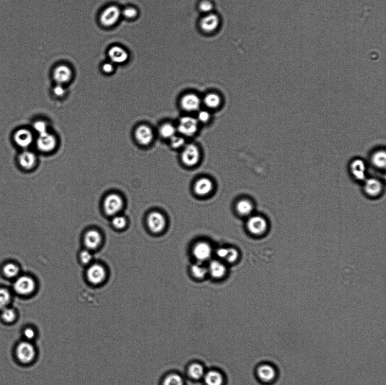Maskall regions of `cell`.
<instances>
[{
  "mask_svg": "<svg viewBox=\"0 0 386 385\" xmlns=\"http://www.w3.org/2000/svg\"><path fill=\"white\" fill-rule=\"evenodd\" d=\"M36 288V283L33 278L28 276H20L14 283L15 292L21 296H29Z\"/></svg>",
  "mask_w": 386,
  "mask_h": 385,
  "instance_id": "obj_3",
  "label": "cell"
},
{
  "mask_svg": "<svg viewBox=\"0 0 386 385\" xmlns=\"http://www.w3.org/2000/svg\"><path fill=\"white\" fill-rule=\"evenodd\" d=\"M210 119V114L208 111L205 110H202L199 112L198 117L196 120L198 122H202V123H206L208 122Z\"/></svg>",
  "mask_w": 386,
  "mask_h": 385,
  "instance_id": "obj_44",
  "label": "cell"
},
{
  "mask_svg": "<svg viewBox=\"0 0 386 385\" xmlns=\"http://www.w3.org/2000/svg\"><path fill=\"white\" fill-rule=\"evenodd\" d=\"M349 170L350 174L357 181H364L367 178V165L363 159H353L350 163Z\"/></svg>",
  "mask_w": 386,
  "mask_h": 385,
  "instance_id": "obj_12",
  "label": "cell"
},
{
  "mask_svg": "<svg viewBox=\"0 0 386 385\" xmlns=\"http://www.w3.org/2000/svg\"><path fill=\"white\" fill-rule=\"evenodd\" d=\"M34 130L37 133L38 135H40L48 132V124L43 121H37L33 124Z\"/></svg>",
  "mask_w": 386,
  "mask_h": 385,
  "instance_id": "obj_38",
  "label": "cell"
},
{
  "mask_svg": "<svg viewBox=\"0 0 386 385\" xmlns=\"http://www.w3.org/2000/svg\"><path fill=\"white\" fill-rule=\"evenodd\" d=\"M257 373L259 379L265 383H271L275 381L277 374L275 368L266 364L258 368Z\"/></svg>",
  "mask_w": 386,
  "mask_h": 385,
  "instance_id": "obj_20",
  "label": "cell"
},
{
  "mask_svg": "<svg viewBox=\"0 0 386 385\" xmlns=\"http://www.w3.org/2000/svg\"><path fill=\"white\" fill-rule=\"evenodd\" d=\"M122 12L116 6H110L101 14L100 23L103 26L110 27L115 25L120 18Z\"/></svg>",
  "mask_w": 386,
  "mask_h": 385,
  "instance_id": "obj_6",
  "label": "cell"
},
{
  "mask_svg": "<svg viewBox=\"0 0 386 385\" xmlns=\"http://www.w3.org/2000/svg\"><path fill=\"white\" fill-rule=\"evenodd\" d=\"M147 224L151 232L159 233L165 228L166 222L162 213L155 211L149 213L147 218Z\"/></svg>",
  "mask_w": 386,
  "mask_h": 385,
  "instance_id": "obj_11",
  "label": "cell"
},
{
  "mask_svg": "<svg viewBox=\"0 0 386 385\" xmlns=\"http://www.w3.org/2000/svg\"><path fill=\"white\" fill-rule=\"evenodd\" d=\"M204 381L206 385H222L223 378L217 371L210 370L204 374Z\"/></svg>",
  "mask_w": 386,
  "mask_h": 385,
  "instance_id": "obj_27",
  "label": "cell"
},
{
  "mask_svg": "<svg viewBox=\"0 0 386 385\" xmlns=\"http://www.w3.org/2000/svg\"><path fill=\"white\" fill-rule=\"evenodd\" d=\"M87 278L94 285L100 284L106 277V272L103 266L99 264L91 265L87 272Z\"/></svg>",
  "mask_w": 386,
  "mask_h": 385,
  "instance_id": "obj_16",
  "label": "cell"
},
{
  "mask_svg": "<svg viewBox=\"0 0 386 385\" xmlns=\"http://www.w3.org/2000/svg\"><path fill=\"white\" fill-rule=\"evenodd\" d=\"M124 206V201L120 195L117 194H110L105 198L104 208L105 212L108 215H117Z\"/></svg>",
  "mask_w": 386,
  "mask_h": 385,
  "instance_id": "obj_7",
  "label": "cell"
},
{
  "mask_svg": "<svg viewBox=\"0 0 386 385\" xmlns=\"http://www.w3.org/2000/svg\"><path fill=\"white\" fill-rule=\"evenodd\" d=\"M181 106L185 111L195 112L199 110L201 106V100L195 94L189 93L182 97Z\"/></svg>",
  "mask_w": 386,
  "mask_h": 385,
  "instance_id": "obj_19",
  "label": "cell"
},
{
  "mask_svg": "<svg viewBox=\"0 0 386 385\" xmlns=\"http://www.w3.org/2000/svg\"><path fill=\"white\" fill-rule=\"evenodd\" d=\"M208 273L215 279L223 277L226 272V266L219 261H212L208 267Z\"/></svg>",
  "mask_w": 386,
  "mask_h": 385,
  "instance_id": "obj_24",
  "label": "cell"
},
{
  "mask_svg": "<svg viewBox=\"0 0 386 385\" xmlns=\"http://www.w3.org/2000/svg\"><path fill=\"white\" fill-rule=\"evenodd\" d=\"M384 190L382 182L376 178H366L364 181V191L366 194L371 197L380 195Z\"/></svg>",
  "mask_w": 386,
  "mask_h": 385,
  "instance_id": "obj_14",
  "label": "cell"
},
{
  "mask_svg": "<svg viewBox=\"0 0 386 385\" xmlns=\"http://www.w3.org/2000/svg\"><path fill=\"white\" fill-rule=\"evenodd\" d=\"M102 70L104 73L110 74L114 71V67L113 63L107 62L102 66Z\"/></svg>",
  "mask_w": 386,
  "mask_h": 385,
  "instance_id": "obj_46",
  "label": "cell"
},
{
  "mask_svg": "<svg viewBox=\"0 0 386 385\" xmlns=\"http://www.w3.org/2000/svg\"><path fill=\"white\" fill-rule=\"evenodd\" d=\"M53 92L55 96L61 97L65 96L66 89L63 85H57L54 87Z\"/></svg>",
  "mask_w": 386,
  "mask_h": 385,
  "instance_id": "obj_45",
  "label": "cell"
},
{
  "mask_svg": "<svg viewBox=\"0 0 386 385\" xmlns=\"http://www.w3.org/2000/svg\"><path fill=\"white\" fill-rule=\"evenodd\" d=\"M18 163L24 170L30 171L34 169L37 164V157L35 154L30 150H24L18 157Z\"/></svg>",
  "mask_w": 386,
  "mask_h": 385,
  "instance_id": "obj_13",
  "label": "cell"
},
{
  "mask_svg": "<svg viewBox=\"0 0 386 385\" xmlns=\"http://www.w3.org/2000/svg\"><path fill=\"white\" fill-rule=\"evenodd\" d=\"M170 143L172 148L174 149H180L184 147L185 145V139L183 136L175 135L170 139Z\"/></svg>",
  "mask_w": 386,
  "mask_h": 385,
  "instance_id": "obj_39",
  "label": "cell"
},
{
  "mask_svg": "<svg viewBox=\"0 0 386 385\" xmlns=\"http://www.w3.org/2000/svg\"><path fill=\"white\" fill-rule=\"evenodd\" d=\"M122 15L124 16L126 18L131 19H134L138 15V12L134 8H128L123 10Z\"/></svg>",
  "mask_w": 386,
  "mask_h": 385,
  "instance_id": "obj_41",
  "label": "cell"
},
{
  "mask_svg": "<svg viewBox=\"0 0 386 385\" xmlns=\"http://www.w3.org/2000/svg\"><path fill=\"white\" fill-rule=\"evenodd\" d=\"M53 76L57 85H64L72 79V70L67 66L60 65L55 69Z\"/></svg>",
  "mask_w": 386,
  "mask_h": 385,
  "instance_id": "obj_18",
  "label": "cell"
},
{
  "mask_svg": "<svg viewBox=\"0 0 386 385\" xmlns=\"http://www.w3.org/2000/svg\"><path fill=\"white\" fill-rule=\"evenodd\" d=\"M217 256L227 262L233 263L237 260L239 256L238 251L234 248H220L216 252Z\"/></svg>",
  "mask_w": 386,
  "mask_h": 385,
  "instance_id": "obj_25",
  "label": "cell"
},
{
  "mask_svg": "<svg viewBox=\"0 0 386 385\" xmlns=\"http://www.w3.org/2000/svg\"><path fill=\"white\" fill-rule=\"evenodd\" d=\"M213 189V184L209 178H202L196 182L194 191L196 194L200 196H205L211 192Z\"/></svg>",
  "mask_w": 386,
  "mask_h": 385,
  "instance_id": "obj_23",
  "label": "cell"
},
{
  "mask_svg": "<svg viewBox=\"0 0 386 385\" xmlns=\"http://www.w3.org/2000/svg\"><path fill=\"white\" fill-rule=\"evenodd\" d=\"M112 224L115 228L122 229L127 225V220L124 216H115L112 220Z\"/></svg>",
  "mask_w": 386,
  "mask_h": 385,
  "instance_id": "obj_40",
  "label": "cell"
},
{
  "mask_svg": "<svg viewBox=\"0 0 386 385\" xmlns=\"http://www.w3.org/2000/svg\"><path fill=\"white\" fill-rule=\"evenodd\" d=\"M386 152L385 150H375L370 157V162L379 170L385 169L386 167Z\"/></svg>",
  "mask_w": 386,
  "mask_h": 385,
  "instance_id": "obj_26",
  "label": "cell"
},
{
  "mask_svg": "<svg viewBox=\"0 0 386 385\" xmlns=\"http://www.w3.org/2000/svg\"><path fill=\"white\" fill-rule=\"evenodd\" d=\"M37 354V350L31 342L24 341L18 346L17 355L21 363L25 365L32 363L36 359Z\"/></svg>",
  "mask_w": 386,
  "mask_h": 385,
  "instance_id": "obj_2",
  "label": "cell"
},
{
  "mask_svg": "<svg viewBox=\"0 0 386 385\" xmlns=\"http://www.w3.org/2000/svg\"><path fill=\"white\" fill-rule=\"evenodd\" d=\"M254 210L252 203L247 199H242L237 205V211L240 215L248 216L251 214Z\"/></svg>",
  "mask_w": 386,
  "mask_h": 385,
  "instance_id": "obj_29",
  "label": "cell"
},
{
  "mask_svg": "<svg viewBox=\"0 0 386 385\" xmlns=\"http://www.w3.org/2000/svg\"><path fill=\"white\" fill-rule=\"evenodd\" d=\"M108 56L113 64H124L129 58L128 52L124 49L118 46L111 48L109 51Z\"/></svg>",
  "mask_w": 386,
  "mask_h": 385,
  "instance_id": "obj_21",
  "label": "cell"
},
{
  "mask_svg": "<svg viewBox=\"0 0 386 385\" xmlns=\"http://www.w3.org/2000/svg\"><path fill=\"white\" fill-rule=\"evenodd\" d=\"M203 103L205 106L210 108L218 107L221 104V99L219 95L215 93H209L203 99Z\"/></svg>",
  "mask_w": 386,
  "mask_h": 385,
  "instance_id": "obj_32",
  "label": "cell"
},
{
  "mask_svg": "<svg viewBox=\"0 0 386 385\" xmlns=\"http://www.w3.org/2000/svg\"><path fill=\"white\" fill-rule=\"evenodd\" d=\"M135 136L137 141L142 145H148L153 141L152 129L146 125L139 126L136 129Z\"/></svg>",
  "mask_w": 386,
  "mask_h": 385,
  "instance_id": "obj_17",
  "label": "cell"
},
{
  "mask_svg": "<svg viewBox=\"0 0 386 385\" xmlns=\"http://www.w3.org/2000/svg\"><path fill=\"white\" fill-rule=\"evenodd\" d=\"M199 122L196 118L192 117H182L178 125L177 131L182 135L192 137L197 132Z\"/></svg>",
  "mask_w": 386,
  "mask_h": 385,
  "instance_id": "obj_5",
  "label": "cell"
},
{
  "mask_svg": "<svg viewBox=\"0 0 386 385\" xmlns=\"http://www.w3.org/2000/svg\"><path fill=\"white\" fill-rule=\"evenodd\" d=\"M1 316L3 320L6 323H12L16 320V314L13 309L6 307L2 310Z\"/></svg>",
  "mask_w": 386,
  "mask_h": 385,
  "instance_id": "obj_37",
  "label": "cell"
},
{
  "mask_svg": "<svg viewBox=\"0 0 386 385\" xmlns=\"http://www.w3.org/2000/svg\"><path fill=\"white\" fill-rule=\"evenodd\" d=\"M247 228L255 236H261L267 230L268 225L266 219L260 216H254L248 219Z\"/></svg>",
  "mask_w": 386,
  "mask_h": 385,
  "instance_id": "obj_8",
  "label": "cell"
},
{
  "mask_svg": "<svg viewBox=\"0 0 386 385\" xmlns=\"http://www.w3.org/2000/svg\"><path fill=\"white\" fill-rule=\"evenodd\" d=\"M80 260L83 264H87L93 260V255L90 250H83L80 255Z\"/></svg>",
  "mask_w": 386,
  "mask_h": 385,
  "instance_id": "obj_43",
  "label": "cell"
},
{
  "mask_svg": "<svg viewBox=\"0 0 386 385\" xmlns=\"http://www.w3.org/2000/svg\"><path fill=\"white\" fill-rule=\"evenodd\" d=\"M201 158L199 150L194 144L185 145L182 154V160L186 166L192 167L198 163Z\"/></svg>",
  "mask_w": 386,
  "mask_h": 385,
  "instance_id": "obj_9",
  "label": "cell"
},
{
  "mask_svg": "<svg viewBox=\"0 0 386 385\" xmlns=\"http://www.w3.org/2000/svg\"><path fill=\"white\" fill-rule=\"evenodd\" d=\"M215 4L212 0H199L197 4L198 12L202 15L215 12Z\"/></svg>",
  "mask_w": 386,
  "mask_h": 385,
  "instance_id": "obj_28",
  "label": "cell"
},
{
  "mask_svg": "<svg viewBox=\"0 0 386 385\" xmlns=\"http://www.w3.org/2000/svg\"><path fill=\"white\" fill-rule=\"evenodd\" d=\"M222 20L221 18L214 12L208 15H202L199 19L198 26L201 32L207 36L215 34L219 31Z\"/></svg>",
  "mask_w": 386,
  "mask_h": 385,
  "instance_id": "obj_1",
  "label": "cell"
},
{
  "mask_svg": "<svg viewBox=\"0 0 386 385\" xmlns=\"http://www.w3.org/2000/svg\"><path fill=\"white\" fill-rule=\"evenodd\" d=\"M191 273L194 277L198 279H202L205 277L208 273V267L202 264V262H196L192 265Z\"/></svg>",
  "mask_w": 386,
  "mask_h": 385,
  "instance_id": "obj_30",
  "label": "cell"
},
{
  "mask_svg": "<svg viewBox=\"0 0 386 385\" xmlns=\"http://www.w3.org/2000/svg\"><path fill=\"white\" fill-rule=\"evenodd\" d=\"M13 141L19 148L26 150L34 141L33 132L30 129L21 128L17 129L13 136Z\"/></svg>",
  "mask_w": 386,
  "mask_h": 385,
  "instance_id": "obj_4",
  "label": "cell"
},
{
  "mask_svg": "<svg viewBox=\"0 0 386 385\" xmlns=\"http://www.w3.org/2000/svg\"><path fill=\"white\" fill-rule=\"evenodd\" d=\"M57 145V140L54 135L48 132L44 134L38 135L37 140V147L39 151L43 153H50L53 151Z\"/></svg>",
  "mask_w": 386,
  "mask_h": 385,
  "instance_id": "obj_10",
  "label": "cell"
},
{
  "mask_svg": "<svg viewBox=\"0 0 386 385\" xmlns=\"http://www.w3.org/2000/svg\"><path fill=\"white\" fill-rule=\"evenodd\" d=\"M3 274L6 278L13 279L17 277L19 273V268L18 266L12 262L6 264L3 267Z\"/></svg>",
  "mask_w": 386,
  "mask_h": 385,
  "instance_id": "obj_34",
  "label": "cell"
},
{
  "mask_svg": "<svg viewBox=\"0 0 386 385\" xmlns=\"http://www.w3.org/2000/svg\"><path fill=\"white\" fill-rule=\"evenodd\" d=\"M193 254L196 260L200 262L209 260L212 254V248L210 245L205 242H199L193 248Z\"/></svg>",
  "mask_w": 386,
  "mask_h": 385,
  "instance_id": "obj_15",
  "label": "cell"
},
{
  "mask_svg": "<svg viewBox=\"0 0 386 385\" xmlns=\"http://www.w3.org/2000/svg\"><path fill=\"white\" fill-rule=\"evenodd\" d=\"M188 373L192 379L198 380L204 376L205 372L202 365L198 363H194L189 367Z\"/></svg>",
  "mask_w": 386,
  "mask_h": 385,
  "instance_id": "obj_31",
  "label": "cell"
},
{
  "mask_svg": "<svg viewBox=\"0 0 386 385\" xmlns=\"http://www.w3.org/2000/svg\"><path fill=\"white\" fill-rule=\"evenodd\" d=\"M23 335L26 341L31 342L37 337V332L34 328L29 327L24 330Z\"/></svg>",
  "mask_w": 386,
  "mask_h": 385,
  "instance_id": "obj_42",
  "label": "cell"
},
{
  "mask_svg": "<svg viewBox=\"0 0 386 385\" xmlns=\"http://www.w3.org/2000/svg\"><path fill=\"white\" fill-rule=\"evenodd\" d=\"M100 233L96 230H91L84 237V243L89 250H94L99 247L101 243Z\"/></svg>",
  "mask_w": 386,
  "mask_h": 385,
  "instance_id": "obj_22",
  "label": "cell"
},
{
  "mask_svg": "<svg viewBox=\"0 0 386 385\" xmlns=\"http://www.w3.org/2000/svg\"><path fill=\"white\" fill-rule=\"evenodd\" d=\"M163 385H184V381L178 374H171L165 379Z\"/></svg>",
  "mask_w": 386,
  "mask_h": 385,
  "instance_id": "obj_36",
  "label": "cell"
},
{
  "mask_svg": "<svg viewBox=\"0 0 386 385\" xmlns=\"http://www.w3.org/2000/svg\"><path fill=\"white\" fill-rule=\"evenodd\" d=\"M177 131L175 126L170 123H166L160 127V134L163 138L170 139L176 135Z\"/></svg>",
  "mask_w": 386,
  "mask_h": 385,
  "instance_id": "obj_33",
  "label": "cell"
},
{
  "mask_svg": "<svg viewBox=\"0 0 386 385\" xmlns=\"http://www.w3.org/2000/svg\"><path fill=\"white\" fill-rule=\"evenodd\" d=\"M11 300V295L8 290L4 288L0 289V310L2 311L8 307Z\"/></svg>",
  "mask_w": 386,
  "mask_h": 385,
  "instance_id": "obj_35",
  "label": "cell"
}]
</instances>
